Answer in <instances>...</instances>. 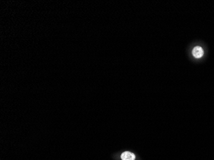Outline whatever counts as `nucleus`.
<instances>
[{"label": "nucleus", "instance_id": "obj_1", "mask_svg": "<svg viewBox=\"0 0 214 160\" xmlns=\"http://www.w3.org/2000/svg\"><path fill=\"white\" fill-rule=\"evenodd\" d=\"M192 55L195 58H200L204 54V51L203 48L200 46H196L192 50Z\"/></svg>", "mask_w": 214, "mask_h": 160}, {"label": "nucleus", "instance_id": "obj_2", "mask_svg": "<svg viewBox=\"0 0 214 160\" xmlns=\"http://www.w3.org/2000/svg\"><path fill=\"white\" fill-rule=\"evenodd\" d=\"M121 157L122 160H135V154L129 151L124 152V153L121 154Z\"/></svg>", "mask_w": 214, "mask_h": 160}]
</instances>
